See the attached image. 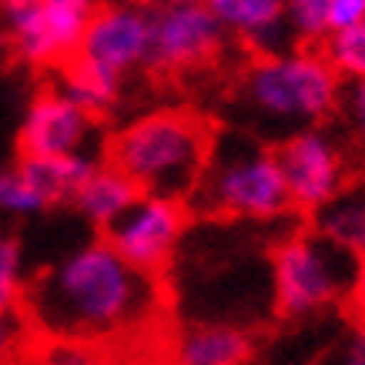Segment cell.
Returning <instances> with one entry per match:
<instances>
[{
	"label": "cell",
	"mask_w": 365,
	"mask_h": 365,
	"mask_svg": "<svg viewBox=\"0 0 365 365\" xmlns=\"http://www.w3.org/2000/svg\"><path fill=\"white\" fill-rule=\"evenodd\" d=\"M148 51H151V11L131 0H111L94 11L74 54L124 78L134 67L148 64Z\"/></svg>",
	"instance_id": "9c48e42d"
},
{
	"label": "cell",
	"mask_w": 365,
	"mask_h": 365,
	"mask_svg": "<svg viewBox=\"0 0 365 365\" xmlns=\"http://www.w3.org/2000/svg\"><path fill=\"white\" fill-rule=\"evenodd\" d=\"M31 329L47 339H74L101 352L155 325L161 312L158 275L124 262L108 242H94L47 268L24 288Z\"/></svg>",
	"instance_id": "6da1fadb"
},
{
	"label": "cell",
	"mask_w": 365,
	"mask_h": 365,
	"mask_svg": "<svg viewBox=\"0 0 365 365\" xmlns=\"http://www.w3.org/2000/svg\"><path fill=\"white\" fill-rule=\"evenodd\" d=\"M188 211L215 222H275L295 215L275 148L248 131H215Z\"/></svg>",
	"instance_id": "3957f363"
},
{
	"label": "cell",
	"mask_w": 365,
	"mask_h": 365,
	"mask_svg": "<svg viewBox=\"0 0 365 365\" xmlns=\"http://www.w3.org/2000/svg\"><path fill=\"white\" fill-rule=\"evenodd\" d=\"M365 21V0H335L332 11V31L352 27V24Z\"/></svg>",
	"instance_id": "d4e9b609"
},
{
	"label": "cell",
	"mask_w": 365,
	"mask_h": 365,
	"mask_svg": "<svg viewBox=\"0 0 365 365\" xmlns=\"http://www.w3.org/2000/svg\"><path fill=\"white\" fill-rule=\"evenodd\" d=\"M61 94L98 118L118 101L121 78L114 71H108V67L88 61V57L71 54L67 61H61Z\"/></svg>",
	"instance_id": "2e32d148"
},
{
	"label": "cell",
	"mask_w": 365,
	"mask_h": 365,
	"mask_svg": "<svg viewBox=\"0 0 365 365\" xmlns=\"http://www.w3.org/2000/svg\"><path fill=\"white\" fill-rule=\"evenodd\" d=\"M309 222V228L339 242L349 252H365V165L355 168L342 181V188L312 211Z\"/></svg>",
	"instance_id": "4fadbf2b"
},
{
	"label": "cell",
	"mask_w": 365,
	"mask_h": 365,
	"mask_svg": "<svg viewBox=\"0 0 365 365\" xmlns=\"http://www.w3.org/2000/svg\"><path fill=\"white\" fill-rule=\"evenodd\" d=\"M0 4H4V0H0Z\"/></svg>",
	"instance_id": "f546056e"
},
{
	"label": "cell",
	"mask_w": 365,
	"mask_h": 365,
	"mask_svg": "<svg viewBox=\"0 0 365 365\" xmlns=\"http://www.w3.org/2000/svg\"><path fill=\"white\" fill-rule=\"evenodd\" d=\"M349 315L355 322H365V252L359 255V272H355V282H352V292H349Z\"/></svg>",
	"instance_id": "484cf974"
},
{
	"label": "cell",
	"mask_w": 365,
	"mask_h": 365,
	"mask_svg": "<svg viewBox=\"0 0 365 365\" xmlns=\"http://www.w3.org/2000/svg\"><path fill=\"white\" fill-rule=\"evenodd\" d=\"M335 121L355 148V155L365 161V81H342Z\"/></svg>",
	"instance_id": "44dd1931"
},
{
	"label": "cell",
	"mask_w": 365,
	"mask_h": 365,
	"mask_svg": "<svg viewBox=\"0 0 365 365\" xmlns=\"http://www.w3.org/2000/svg\"><path fill=\"white\" fill-rule=\"evenodd\" d=\"M275 158L295 215H312L322 201H329L355 171V161H362L342 128H329V121L282 138Z\"/></svg>",
	"instance_id": "8992f818"
},
{
	"label": "cell",
	"mask_w": 365,
	"mask_h": 365,
	"mask_svg": "<svg viewBox=\"0 0 365 365\" xmlns=\"http://www.w3.org/2000/svg\"><path fill=\"white\" fill-rule=\"evenodd\" d=\"M342 362L345 365H365V322H355L352 335L342 345Z\"/></svg>",
	"instance_id": "4316f807"
},
{
	"label": "cell",
	"mask_w": 365,
	"mask_h": 365,
	"mask_svg": "<svg viewBox=\"0 0 365 365\" xmlns=\"http://www.w3.org/2000/svg\"><path fill=\"white\" fill-rule=\"evenodd\" d=\"M151 7H178V4H208V0H148Z\"/></svg>",
	"instance_id": "83f0119b"
},
{
	"label": "cell",
	"mask_w": 365,
	"mask_h": 365,
	"mask_svg": "<svg viewBox=\"0 0 365 365\" xmlns=\"http://www.w3.org/2000/svg\"><path fill=\"white\" fill-rule=\"evenodd\" d=\"M171 355L181 365H242L255 355V342L242 325L198 322L178 332Z\"/></svg>",
	"instance_id": "7c38bea8"
},
{
	"label": "cell",
	"mask_w": 365,
	"mask_h": 365,
	"mask_svg": "<svg viewBox=\"0 0 365 365\" xmlns=\"http://www.w3.org/2000/svg\"><path fill=\"white\" fill-rule=\"evenodd\" d=\"M27 325H31V319L24 322L21 309L17 312H0V362H4V359H14V355L24 349Z\"/></svg>",
	"instance_id": "cb8c5ba5"
},
{
	"label": "cell",
	"mask_w": 365,
	"mask_h": 365,
	"mask_svg": "<svg viewBox=\"0 0 365 365\" xmlns=\"http://www.w3.org/2000/svg\"><path fill=\"white\" fill-rule=\"evenodd\" d=\"M98 168V158L74 151V155H21L17 171L41 198L51 205L71 201L84 178Z\"/></svg>",
	"instance_id": "5bb4252c"
},
{
	"label": "cell",
	"mask_w": 365,
	"mask_h": 365,
	"mask_svg": "<svg viewBox=\"0 0 365 365\" xmlns=\"http://www.w3.org/2000/svg\"><path fill=\"white\" fill-rule=\"evenodd\" d=\"M342 78L319 47H282L265 51L245 67L235 88L242 131L278 144L288 134L325 124L335 118Z\"/></svg>",
	"instance_id": "7a4b0ae2"
},
{
	"label": "cell",
	"mask_w": 365,
	"mask_h": 365,
	"mask_svg": "<svg viewBox=\"0 0 365 365\" xmlns=\"http://www.w3.org/2000/svg\"><path fill=\"white\" fill-rule=\"evenodd\" d=\"M208 7L225 31L258 47L262 54L282 51L292 41L285 24V0H208Z\"/></svg>",
	"instance_id": "8fae6325"
},
{
	"label": "cell",
	"mask_w": 365,
	"mask_h": 365,
	"mask_svg": "<svg viewBox=\"0 0 365 365\" xmlns=\"http://www.w3.org/2000/svg\"><path fill=\"white\" fill-rule=\"evenodd\" d=\"M211 121L191 111H155L108 141V161L121 168L141 195L188 201L208 161Z\"/></svg>",
	"instance_id": "277c9868"
},
{
	"label": "cell",
	"mask_w": 365,
	"mask_h": 365,
	"mask_svg": "<svg viewBox=\"0 0 365 365\" xmlns=\"http://www.w3.org/2000/svg\"><path fill=\"white\" fill-rule=\"evenodd\" d=\"M0 208L14 211V215H34V211H44L47 201L14 168V171H0Z\"/></svg>",
	"instance_id": "603a6c76"
},
{
	"label": "cell",
	"mask_w": 365,
	"mask_h": 365,
	"mask_svg": "<svg viewBox=\"0 0 365 365\" xmlns=\"http://www.w3.org/2000/svg\"><path fill=\"white\" fill-rule=\"evenodd\" d=\"M191 211L185 201L141 195L128 211H121L111 225H104V242L141 272L161 278L178 245L188 232Z\"/></svg>",
	"instance_id": "52a82bcc"
},
{
	"label": "cell",
	"mask_w": 365,
	"mask_h": 365,
	"mask_svg": "<svg viewBox=\"0 0 365 365\" xmlns=\"http://www.w3.org/2000/svg\"><path fill=\"white\" fill-rule=\"evenodd\" d=\"M131 4H148V0H131Z\"/></svg>",
	"instance_id": "f1b7e54d"
},
{
	"label": "cell",
	"mask_w": 365,
	"mask_h": 365,
	"mask_svg": "<svg viewBox=\"0 0 365 365\" xmlns=\"http://www.w3.org/2000/svg\"><path fill=\"white\" fill-rule=\"evenodd\" d=\"M98 7L101 0H41L44 31H47V41L57 51V64L67 61L81 47V37H84Z\"/></svg>",
	"instance_id": "ac0fdd59"
},
{
	"label": "cell",
	"mask_w": 365,
	"mask_h": 365,
	"mask_svg": "<svg viewBox=\"0 0 365 365\" xmlns=\"http://www.w3.org/2000/svg\"><path fill=\"white\" fill-rule=\"evenodd\" d=\"M228 31L211 14L208 4H178L151 11V51L148 64L168 74L215 64L225 51Z\"/></svg>",
	"instance_id": "ba28073f"
},
{
	"label": "cell",
	"mask_w": 365,
	"mask_h": 365,
	"mask_svg": "<svg viewBox=\"0 0 365 365\" xmlns=\"http://www.w3.org/2000/svg\"><path fill=\"white\" fill-rule=\"evenodd\" d=\"M94 131V114L61 91H47L31 104L21 128V155H74Z\"/></svg>",
	"instance_id": "30bf717a"
},
{
	"label": "cell",
	"mask_w": 365,
	"mask_h": 365,
	"mask_svg": "<svg viewBox=\"0 0 365 365\" xmlns=\"http://www.w3.org/2000/svg\"><path fill=\"white\" fill-rule=\"evenodd\" d=\"M138 198H141V188L124 175L121 168H114L111 161H104V165L98 161V168L81 181L71 201L78 205V211L88 222L104 228V225H111L121 211L131 208Z\"/></svg>",
	"instance_id": "9a60e30c"
},
{
	"label": "cell",
	"mask_w": 365,
	"mask_h": 365,
	"mask_svg": "<svg viewBox=\"0 0 365 365\" xmlns=\"http://www.w3.org/2000/svg\"><path fill=\"white\" fill-rule=\"evenodd\" d=\"M24 275H21V248L14 238L0 235V312L24 309Z\"/></svg>",
	"instance_id": "7402d4cb"
},
{
	"label": "cell",
	"mask_w": 365,
	"mask_h": 365,
	"mask_svg": "<svg viewBox=\"0 0 365 365\" xmlns=\"http://www.w3.org/2000/svg\"><path fill=\"white\" fill-rule=\"evenodd\" d=\"M272 305L282 319H312L345 305L359 255L315 228H299L272 248Z\"/></svg>",
	"instance_id": "5b68a950"
},
{
	"label": "cell",
	"mask_w": 365,
	"mask_h": 365,
	"mask_svg": "<svg viewBox=\"0 0 365 365\" xmlns=\"http://www.w3.org/2000/svg\"><path fill=\"white\" fill-rule=\"evenodd\" d=\"M335 0H285V24L295 44L319 47L332 34Z\"/></svg>",
	"instance_id": "ffe728a7"
},
{
	"label": "cell",
	"mask_w": 365,
	"mask_h": 365,
	"mask_svg": "<svg viewBox=\"0 0 365 365\" xmlns=\"http://www.w3.org/2000/svg\"><path fill=\"white\" fill-rule=\"evenodd\" d=\"M319 51L342 81H365V21L332 31L319 44Z\"/></svg>",
	"instance_id": "d6986e66"
},
{
	"label": "cell",
	"mask_w": 365,
	"mask_h": 365,
	"mask_svg": "<svg viewBox=\"0 0 365 365\" xmlns=\"http://www.w3.org/2000/svg\"><path fill=\"white\" fill-rule=\"evenodd\" d=\"M4 17L11 27V44L21 61L27 64H57V51L47 41L44 31V14H41V0H4Z\"/></svg>",
	"instance_id": "e0dca14e"
}]
</instances>
